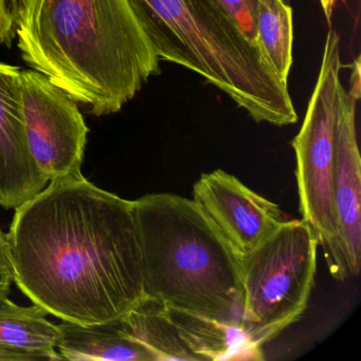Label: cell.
Masks as SVG:
<instances>
[{
    "label": "cell",
    "mask_w": 361,
    "mask_h": 361,
    "mask_svg": "<svg viewBox=\"0 0 361 361\" xmlns=\"http://www.w3.org/2000/svg\"><path fill=\"white\" fill-rule=\"evenodd\" d=\"M23 60L96 116L117 113L160 75L128 0H9Z\"/></svg>",
    "instance_id": "7a4b0ae2"
},
{
    "label": "cell",
    "mask_w": 361,
    "mask_h": 361,
    "mask_svg": "<svg viewBox=\"0 0 361 361\" xmlns=\"http://www.w3.org/2000/svg\"><path fill=\"white\" fill-rule=\"evenodd\" d=\"M357 102L345 88L342 90L333 185L337 235L331 250L324 255L331 276L338 281L358 276L361 265V161L357 140Z\"/></svg>",
    "instance_id": "9c48e42d"
},
{
    "label": "cell",
    "mask_w": 361,
    "mask_h": 361,
    "mask_svg": "<svg viewBox=\"0 0 361 361\" xmlns=\"http://www.w3.org/2000/svg\"><path fill=\"white\" fill-rule=\"evenodd\" d=\"M320 4L327 22L331 23L337 0H320Z\"/></svg>",
    "instance_id": "ffe728a7"
},
{
    "label": "cell",
    "mask_w": 361,
    "mask_h": 361,
    "mask_svg": "<svg viewBox=\"0 0 361 361\" xmlns=\"http://www.w3.org/2000/svg\"><path fill=\"white\" fill-rule=\"evenodd\" d=\"M133 202L147 299L240 327L243 255L204 209L171 193Z\"/></svg>",
    "instance_id": "3957f363"
},
{
    "label": "cell",
    "mask_w": 361,
    "mask_h": 361,
    "mask_svg": "<svg viewBox=\"0 0 361 361\" xmlns=\"http://www.w3.org/2000/svg\"><path fill=\"white\" fill-rule=\"evenodd\" d=\"M16 281L13 255L8 234L0 230V300L5 299Z\"/></svg>",
    "instance_id": "2e32d148"
},
{
    "label": "cell",
    "mask_w": 361,
    "mask_h": 361,
    "mask_svg": "<svg viewBox=\"0 0 361 361\" xmlns=\"http://www.w3.org/2000/svg\"><path fill=\"white\" fill-rule=\"evenodd\" d=\"M37 357L0 346V361H37Z\"/></svg>",
    "instance_id": "d6986e66"
},
{
    "label": "cell",
    "mask_w": 361,
    "mask_h": 361,
    "mask_svg": "<svg viewBox=\"0 0 361 361\" xmlns=\"http://www.w3.org/2000/svg\"><path fill=\"white\" fill-rule=\"evenodd\" d=\"M341 68L340 37L337 31L329 30L303 124L291 142L297 159L300 212L314 230L324 255L337 235L333 185L340 94L344 88Z\"/></svg>",
    "instance_id": "8992f818"
},
{
    "label": "cell",
    "mask_w": 361,
    "mask_h": 361,
    "mask_svg": "<svg viewBox=\"0 0 361 361\" xmlns=\"http://www.w3.org/2000/svg\"><path fill=\"white\" fill-rule=\"evenodd\" d=\"M319 242L303 219H286L243 255L240 329L262 348L300 320L314 288Z\"/></svg>",
    "instance_id": "5b68a950"
},
{
    "label": "cell",
    "mask_w": 361,
    "mask_h": 361,
    "mask_svg": "<svg viewBox=\"0 0 361 361\" xmlns=\"http://www.w3.org/2000/svg\"><path fill=\"white\" fill-rule=\"evenodd\" d=\"M58 326L56 352L61 360L158 361L126 319L94 324L62 320Z\"/></svg>",
    "instance_id": "7c38bea8"
},
{
    "label": "cell",
    "mask_w": 361,
    "mask_h": 361,
    "mask_svg": "<svg viewBox=\"0 0 361 361\" xmlns=\"http://www.w3.org/2000/svg\"><path fill=\"white\" fill-rule=\"evenodd\" d=\"M48 312L37 304L16 305L0 300V346L26 353L39 360H61L56 352L58 325L47 320Z\"/></svg>",
    "instance_id": "4fadbf2b"
},
{
    "label": "cell",
    "mask_w": 361,
    "mask_h": 361,
    "mask_svg": "<svg viewBox=\"0 0 361 361\" xmlns=\"http://www.w3.org/2000/svg\"><path fill=\"white\" fill-rule=\"evenodd\" d=\"M257 45L283 83L293 66V9L285 0H259Z\"/></svg>",
    "instance_id": "5bb4252c"
},
{
    "label": "cell",
    "mask_w": 361,
    "mask_h": 361,
    "mask_svg": "<svg viewBox=\"0 0 361 361\" xmlns=\"http://www.w3.org/2000/svg\"><path fill=\"white\" fill-rule=\"evenodd\" d=\"M160 61L180 65L225 92L257 123L298 121L283 83L214 0H128Z\"/></svg>",
    "instance_id": "277c9868"
},
{
    "label": "cell",
    "mask_w": 361,
    "mask_h": 361,
    "mask_svg": "<svg viewBox=\"0 0 361 361\" xmlns=\"http://www.w3.org/2000/svg\"><path fill=\"white\" fill-rule=\"evenodd\" d=\"M29 151L48 181L81 172L88 128L75 101L35 71H20Z\"/></svg>",
    "instance_id": "ba28073f"
},
{
    "label": "cell",
    "mask_w": 361,
    "mask_h": 361,
    "mask_svg": "<svg viewBox=\"0 0 361 361\" xmlns=\"http://www.w3.org/2000/svg\"><path fill=\"white\" fill-rule=\"evenodd\" d=\"M244 35L257 45V11L259 0H214Z\"/></svg>",
    "instance_id": "9a60e30c"
},
{
    "label": "cell",
    "mask_w": 361,
    "mask_h": 361,
    "mask_svg": "<svg viewBox=\"0 0 361 361\" xmlns=\"http://www.w3.org/2000/svg\"><path fill=\"white\" fill-rule=\"evenodd\" d=\"M49 183L16 209L8 234L14 283L62 320L126 319L147 299L134 202L81 172Z\"/></svg>",
    "instance_id": "6da1fadb"
},
{
    "label": "cell",
    "mask_w": 361,
    "mask_h": 361,
    "mask_svg": "<svg viewBox=\"0 0 361 361\" xmlns=\"http://www.w3.org/2000/svg\"><path fill=\"white\" fill-rule=\"evenodd\" d=\"M193 200L242 255L259 246L287 219L278 204L219 169L202 174L194 185Z\"/></svg>",
    "instance_id": "30bf717a"
},
{
    "label": "cell",
    "mask_w": 361,
    "mask_h": 361,
    "mask_svg": "<svg viewBox=\"0 0 361 361\" xmlns=\"http://www.w3.org/2000/svg\"><path fill=\"white\" fill-rule=\"evenodd\" d=\"M14 35L13 18L9 0H0V45L11 43Z\"/></svg>",
    "instance_id": "e0dca14e"
},
{
    "label": "cell",
    "mask_w": 361,
    "mask_h": 361,
    "mask_svg": "<svg viewBox=\"0 0 361 361\" xmlns=\"http://www.w3.org/2000/svg\"><path fill=\"white\" fill-rule=\"evenodd\" d=\"M48 183L27 142L20 68L0 63V206L16 210Z\"/></svg>",
    "instance_id": "8fae6325"
},
{
    "label": "cell",
    "mask_w": 361,
    "mask_h": 361,
    "mask_svg": "<svg viewBox=\"0 0 361 361\" xmlns=\"http://www.w3.org/2000/svg\"><path fill=\"white\" fill-rule=\"evenodd\" d=\"M352 69L350 87L348 92L355 100L359 101L360 99V58L359 56L353 62Z\"/></svg>",
    "instance_id": "ac0fdd59"
},
{
    "label": "cell",
    "mask_w": 361,
    "mask_h": 361,
    "mask_svg": "<svg viewBox=\"0 0 361 361\" xmlns=\"http://www.w3.org/2000/svg\"><path fill=\"white\" fill-rule=\"evenodd\" d=\"M158 361L262 360L240 327L145 299L126 318Z\"/></svg>",
    "instance_id": "52a82bcc"
}]
</instances>
